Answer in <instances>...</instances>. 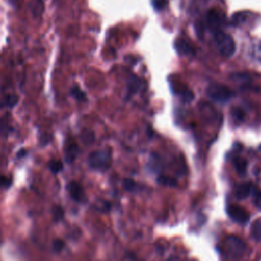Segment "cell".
Returning <instances> with one entry per match:
<instances>
[{
    "label": "cell",
    "mask_w": 261,
    "mask_h": 261,
    "mask_svg": "<svg viewBox=\"0 0 261 261\" xmlns=\"http://www.w3.org/2000/svg\"><path fill=\"white\" fill-rule=\"evenodd\" d=\"M214 44L218 52L224 57H230L236 51V44L233 39L226 33L220 31L214 34Z\"/></svg>",
    "instance_id": "6da1fadb"
},
{
    "label": "cell",
    "mask_w": 261,
    "mask_h": 261,
    "mask_svg": "<svg viewBox=\"0 0 261 261\" xmlns=\"http://www.w3.org/2000/svg\"><path fill=\"white\" fill-rule=\"evenodd\" d=\"M206 94L211 100L221 103L226 102L233 97V92L229 88L219 84H212L208 86L206 89Z\"/></svg>",
    "instance_id": "7a4b0ae2"
},
{
    "label": "cell",
    "mask_w": 261,
    "mask_h": 261,
    "mask_svg": "<svg viewBox=\"0 0 261 261\" xmlns=\"http://www.w3.org/2000/svg\"><path fill=\"white\" fill-rule=\"evenodd\" d=\"M111 161L110 153L107 151H94L88 157V163L91 168L96 170H105L109 167Z\"/></svg>",
    "instance_id": "3957f363"
},
{
    "label": "cell",
    "mask_w": 261,
    "mask_h": 261,
    "mask_svg": "<svg viewBox=\"0 0 261 261\" xmlns=\"http://www.w3.org/2000/svg\"><path fill=\"white\" fill-rule=\"evenodd\" d=\"M226 249L228 252V255L231 258H239L243 256V254L246 251V244L244 241L238 237L230 236L226 239Z\"/></svg>",
    "instance_id": "277c9868"
},
{
    "label": "cell",
    "mask_w": 261,
    "mask_h": 261,
    "mask_svg": "<svg viewBox=\"0 0 261 261\" xmlns=\"http://www.w3.org/2000/svg\"><path fill=\"white\" fill-rule=\"evenodd\" d=\"M206 24L214 34L220 32V28L223 24V15L215 9L209 10L206 14Z\"/></svg>",
    "instance_id": "5b68a950"
},
{
    "label": "cell",
    "mask_w": 261,
    "mask_h": 261,
    "mask_svg": "<svg viewBox=\"0 0 261 261\" xmlns=\"http://www.w3.org/2000/svg\"><path fill=\"white\" fill-rule=\"evenodd\" d=\"M227 214L238 223H246L250 218L249 213L244 208L237 205H229L227 207Z\"/></svg>",
    "instance_id": "8992f818"
},
{
    "label": "cell",
    "mask_w": 261,
    "mask_h": 261,
    "mask_svg": "<svg viewBox=\"0 0 261 261\" xmlns=\"http://www.w3.org/2000/svg\"><path fill=\"white\" fill-rule=\"evenodd\" d=\"M67 190L71 196V198L76 202H84L86 200V196L82 186L76 181H71L67 185Z\"/></svg>",
    "instance_id": "52a82bcc"
},
{
    "label": "cell",
    "mask_w": 261,
    "mask_h": 261,
    "mask_svg": "<svg viewBox=\"0 0 261 261\" xmlns=\"http://www.w3.org/2000/svg\"><path fill=\"white\" fill-rule=\"evenodd\" d=\"M144 86V82L137 77L136 75H133L132 77L128 79L127 82V95L128 96H133L136 93H138Z\"/></svg>",
    "instance_id": "ba28073f"
},
{
    "label": "cell",
    "mask_w": 261,
    "mask_h": 261,
    "mask_svg": "<svg viewBox=\"0 0 261 261\" xmlns=\"http://www.w3.org/2000/svg\"><path fill=\"white\" fill-rule=\"evenodd\" d=\"M174 47H175L176 51L181 55L188 56V55H193L194 54L193 47L190 45V43H188L184 39H177L174 43Z\"/></svg>",
    "instance_id": "9c48e42d"
},
{
    "label": "cell",
    "mask_w": 261,
    "mask_h": 261,
    "mask_svg": "<svg viewBox=\"0 0 261 261\" xmlns=\"http://www.w3.org/2000/svg\"><path fill=\"white\" fill-rule=\"evenodd\" d=\"M79 153V147L74 142L67 143L64 148V155L67 162H71L75 159L76 155Z\"/></svg>",
    "instance_id": "30bf717a"
},
{
    "label": "cell",
    "mask_w": 261,
    "mask_h": 261,
    "mask_svg": "<svg viewBox=\"0 0 261 261\" xmlns=\"http://www.w3.org/2000/svg\"><path fill=\"white\" fill-rule=\"evenodd\" d=\"M252 185L250 184H242L240 185L238 188H237V191H236V196L238 199H245L247 198L251 192H252Z\"/></svg>",
    "instance_id": "8fae6325"
},
{
    "label": "cell",
    "mask_w": 261,
    "mask_h": 261,
    "mask_svg": "<svg viewBox=\"0 0 261 261\" xmlns=\"http://www.w3.org/2000/svg\"><path fill=\"white\" fill-rule=\"evenodd\" d=\"M30 10L35 17H39L42 15L44 10V4L42 0H34L30 3Z\"/></svg>",
    "instance_id": "7c38bea8"
},
{
    "label": "cell",
    "mask_w": 261,
    "mask_h": 261,
    "mask_svg": "<svg viewBox=\"0 0 261 261\" xmlns=\"http://www.w3.org/2000/svg\"><path fill=\"white\" fill-rule=\"evenodd\" d=\"M251 234L255 241L261 242V218L256 219L251 226Z\"/></svg>",
    "instance_id": "4fadbf2b"
},
{
    "label": "cell",
    "mask_w": 261,
    "mask_h": 261,
    "mask_svg": "<svg viewBox=\"0 0 261 261\" xmlns=\"http://www.w3.org/2000/svg\"><path fill=\"white\" fill-rule=\"evenodd\" d=\"M250 55L256 62H261V42H256L252 45Z\"/></svg>",
    "instance_id": "5bb4252c"
},
{
    "label": "cell",
    "mask_w": 261,
    "mask_h": 261,
    "mask_svg": "<svg viewBox=\"0 0 261 261\" xmlns=\"http://www.w3.org/2000/svg\"><path fill=\"white\" fill-rule=\"evenodd\" d=\"M252 198H253V203L256 208L261 209V189L257 187H252V192H251Z\"/></svg>",
    "instance_id": "9a60e30c"
},
{
    "label": "cell",
    "mask_w": 261,
    "mask_h": 261,
    "mask_svg": "<svg viewBox=\"0 0 261 261\" xmlns=\"http://www.w3.org/2000/svg\"><path fill=\"white\" fill-rule=\"evenodd\" d=\"M81 139L82 141L86 144V145H89V144H92L94 141H95V135H94V132L92 129H84L81 134Z\"/></svg>",
    "instance_id": "2e32d148"
},
{
    "label": "cell",
    "mask_w": 261,
    "mask_h": 261,
    "mask_svg": "<svg viewBox=\"0 0 261 261\" xmlns=\"http://www.w3.org/2000/svg\"><path fill=\"white\" fill-rule=\"evenodd\" d=\"M233 164H234V167L237 169V171L240 173V174H244L246 172V168H247V162L245 159L243 158H236L233 160Z\"/></svg>",
    "instance_id": "e0dca14e"
},
{
    "label": "cell",
    "mask_w": 261,
    "mask_h": 261,
    "mask_svg": "<svg viewBox=\"0 0 261 261\" xmlns=\"http://www.w3.org/2000/svg\"><path fill=\"white\" fill-rule=\"evenodd\" d=\"M70 94H71V96H72L73 98H75L77 101H84V100H86V95H85V93H84L81 89H79L77 87H73V88L71 89V91H70Z\"/></svg>",
    "instance_id": "ac0fdd59"
},
{
    "label": "cell",
    "mask_w": 261,
    "mask_h": 261,
    "mask_svg": "<svg viewBox=\"0 0 261 261\" xmlns=\"http://www.w3.org/2000/svg\"><path fill=\"white\" fill-rule=\"evenodd\" d=\"M123 187L128 192H134V191L139 190V185L137 182H135L134 180H132V179H124L123 180Z\"/></svg>",
    "instance_id": "d6986e66"
},
{
    "label": "cell",
    "mask_w": 261,
    "mask_h": 261,
    "mask_svg": "<svg viewBox=\"0 0 261 261\" xmlns=\"http://www.w3.org/2000/svg\"><path fill=\"white\" fill-rule=\"evenodd\" d=\"M157 180H158V182H159L160 185H163V186H169V187H171V186H175V185H176L175 179H173V178H171V177H169V176L161 175V176L158 177Z\"/></svg>",
    "instance_id": "ffe728a7"
},
{
    "label": "cell",
    "mask_w": 261,
    "mask_h": 261,
    "mask_svg": "<svg viewBox=\"0 0 261 261\" xmlns=\"http://www.w3.org/2000/svg\"><path fill=\"white\" fill-rule=\"evenodd\" d=\"M180 98L184 102L186 103H189L191 102L193 99H194V95L192 93V91H190L189 89H185L180 92Z\"/></svg>",
    "instance_id": "44dd1931"
},
{
    "label": "cell",
    "mask_w": 261,
    "mask_h": 261,
    "mask_svg": "<svg viewBox=\"0 0 261 261\" xmlns=\"http://www.w3.org/2000/svg\"><path fill=\"white\" fill-rule=\"evenodd\" d=\"M17 101H18V97L16 95H14V94H10V95L6 96L4 103L8 107H13V106H15L17 104Z\"/></svg>",
    "instance_id": "7402d4cb"
},
{
    "label": "cell",
    "mask_w": 261,
    "mask_h": 261,
    "mask_svg": "<svg viewBox=\"0 0 261 261\" xmlns=\"http://www.w3.org/2000/svg\"><path fill=\"white\" fill-rule=\"evenodd\" d=\"M151 2H152L154 9H156L157 11L164 9L167 5V0H152Z\"/></svg>",
    "instance_id": "603a6c76"
},
{
    "label": "cell",
    "mask_w": 261,
    "mask_h": 261,
    "mask_svg": "<svg viewBox=\"0 0 261 261\" xmlns=\"http://www.w3.org/2000/svg\"><path fill=\"white\" fill-rule=\"evenodd\" d=\"M49 168H50V170H51L53 173H57V172H59V171L62 169V163H61L60 161L52 160V161L49 163Z\"/></svg>",
    "instance_id": "cb8c5ba5"
},
{
    "label": "cell",
    "mask_w": 261,
    "mask_h": 261,
    "mask_svg": "<svg viewBox=\"0 0 261 261\" xmlns=\"http://www.w3.org/2000/svg\"><path fill=\"white\" fill-rule=\"evenodd\" d=\"M64 247V243L61 240H55L53 243V248L55 251L59 252L62 250V248Z\"/></svg>",
    "instance_id": "d4e9b609"
}]
</instances>
